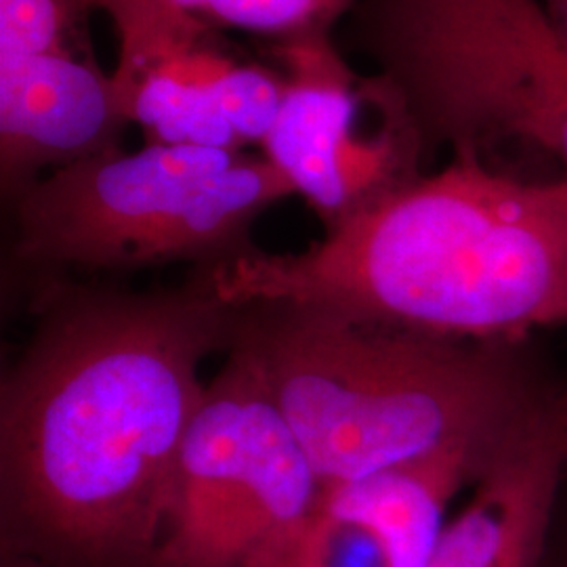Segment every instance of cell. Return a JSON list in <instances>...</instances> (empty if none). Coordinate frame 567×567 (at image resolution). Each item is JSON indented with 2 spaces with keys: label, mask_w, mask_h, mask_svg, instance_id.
I'll return each mask as SVG.
<instances>
[{
  "label": "cell",
  "mask_w": 567,
  "mask_h": 567,
  "mask_svg": "<svg viewBox=\"0 0 567 567\" xmlns=\"http://www.w3.org/2000/svg\"><path fill=\"white\" fill-rule=\"evenodd\" d=\"M0 379V553L47 567H154L203 362L238 305L177 288L41 282Z\"/></svg>",
  "instance_id": "cell-1"
},
{
  "label": "cell",
  "mask_w": 567,
  "mask_h": 567,
  "mask_svg": "<svg viewBox=\"0 0 567 567\" xmlns=\"http://www.w3.org/2000/svg\"><path fill=\"white\" fill-rule=\"evenodd\" d=\"M194 276L224 303L299 305L498 343L567 322V177L522 182L456 154L305 250L255 246Z\"/></svg>",
  "instance_id": "cell-2"
},
{
  "label": "cell",
  "mask_w": 567,
  "mask_h": 567,
  "mask_svg": "<svg viewBox=\"0 0 567 567\" xmlns=\"http://www.w3.org/2000/svg\"><path fill=\"white\" fill-rule=\"evenodd\" d=\"M227 351L259 372L322 486L447 447L498 450L547 404L496 341L238 305Z\"/></svg>",
  "instance_id": "cell-3"
},
{
  "label": "cell",
  "mask_w": 567,
  "mask_h": 567,
  "mask_svg": "<svg viewBox=\"0 0 567 567\" xmlns=\"http://www.w3.org/2000/svg\"><path fill=\"white\" fill-rule=\"evenodd\" d=\"M297 196L265 156L147 143L47 173L16 206L21 264L44 271L208 269L252 250L267 208Z\"/></svg>",
  "instance_id": "cell-4"
},
{
  "label": "cell",
  "mask_w": 567,
  "mask_h": 567,
  "mask_svg": "<svg viewBox=\"0 0 567 567\" xmlns=\"http://www.w3.org/2000/svg\"><path fill=\"white\" fill-rule=\"evenodd\" d=\"M362 34L423 154L529 143L567 177V47L545 0H365Z\"/></svg>",
  "instance_id": "cell-5"
},
{
  "label": "cell",
  "mask_w": 567,
  "mask_h": 567,
  "mask_svg": "<svg viewBox=\"0 0 567 567\" xmlns=\"http://www.w3.org/2000/svg\"><path fill=\"white\" fill-rule=\"evenodd\" d=\"M322 487L255 365L227 351L183 440L154 567H284Z\"/></svg>",
  "instance_id": "cell-6"
},
{
  "label": "cell",
  "mask_w": 567,
  "mask_h": 567,
  "mask_svg": "<svg viewBox=\"0 0 567 567\" xmlns=\"http://www.w3.org/2000/svg\"><path fill=\"white\" fill-rule=\"evenodd\" d=\"M276 55L286 68V93L264 156L324 229L421 175L423 150L386 95V121L372 133L360 128L370 79L351 72L328 34L280 42Z\"/></svg>",
  "instance_id": "cell-7"
},
{
  "label": "cell",
  "mask_w": 567,
  "mask_h": 567,
  "mask_svg": "<svg viewBox=\"0 0 567 567\" xmlns=\"http://www.w3.org/2000/svg\"><path fill=\"white\" fill-rule=\"evenodd\" d=\"M110 76L89 53L0 58V187L13 204L51 171L121 150Z\"/></svg>",
  "instance_id": "cell-8"
},
{
  "label": "cell",
  "mask_w": 567,
  "mask_h": 567,
  "mask_svg": "<svg viewBox=\"0 0 567 567\" xmlns=\"http://www.w3.org/2000/svg\"><path fill=\"white\" fill-rule=\"evenodd\" d=\"M547 404L496 452L466 507L447 522L426 567L545 566L566 482Z\"/></svg>",
  "instance_id": "cell-9"
},
{
  "label": "cell",
  "mask_w": 567,
  "mask_h": 567,
  "mask_svg": "<svg viewBox=\"0 0 567 567\" xmlns=\"http://www.w3.org/2000/svg\"><path fill=\"white\" fill-rule=\"evenodd\" d=\"M498 450L447 447L353 482L330 484L322 487L320 508L377 534L391 567H426L446 529L450 501L480 480Z\"/></svg>",
  "instance_id": "cell-10"
},
{
  "label": "cell",
  "mask_w": 567,
  "mask_h": 567,
  "mask_svg": "<svg viewBox=\"0 0 567 567\" xmlns=\"http://www.w3.org/2000/svg\"><path fill=\"white\" fill-rule=\"evenodd\" d=\"M204 37H177L121 49L118 65L110 76L114 107L124 124L142 126L147 143L243 152L240 137L185 68V47Z\"/></svg>",
  "instance_id": "cell-11"
},
{
  "label": "cell",
  "mask_w": 567,
  "mask_h": 567,
  "mask_svg": "<svg viewBox=\"0 0 567 567\" xmlns=\"http://www.w3.org/2000/svg\"><path fill=\"white\" fill-rule=\"evenodd\" d=\"M185 65L244 145L264 143L282 107L284 76L259 65L238 63L204 39L187 47Z\"/></svg>",
  "instance_id": "cell-12"
},
{
  "label": "cell",
  "mask_w": 567,
  "mask_h": 567,
  "mask_svg": "<svg viewBox=\"0 0 567 567\" xmlns=\"http://www.w3.org/2000/svg\"><path fill=\"white\" fill-rule=\"evenodd\" d=\"M355 0H208L203 20L295 41L328 34Z\"/></svg>",
  "instance_id": "cell-13"
},
{
  "label": "cell",
  "mask_w": 567,
  "mask_h": 567,
  "mask_svg": "<svg viewBox=\"0 0 567 567\" xmlns=\"http://www.w3.org/2000/svg\"><path fill=\"white\" fill-rule=\"evenodd\" d=\"M84 0H0V58L82 53L76 32Z\"/></svg>",
  "instance_id": "cell-14"
},
{
  "label": "cell",
  "mask_w": 567,
  "mask_h": 567,
  "mask_svg": "<svg viewBox=\"0 0 567 567\" xmlns=\"http://www.w3.org/2000/svg\"><path fill=\"white\" fill-rule=\"evenodd\" d=\"M284 567H391V561L368 527L318 508Z\"/></svg>",
  "instance_id": "cell-15"
},
{
  "label": "cell",
  "mask_w": 567,
  "mask_h": 567,
  "mask_svg": "<svg viewBox=\"0 0 567 567\" xmlns=\"http://www.w3.org/2000/svg\"><path fill=\"white\" fill-rule=\"evenodd\" d=\"M86 9L103 11L114 23L121 47L206 34L203 20L208 0H84Z\"/></svg>",
  "instance_id": "cell-16"
},
{
  "label": "cell",
  "mask_w": 567,
  "mask_h": 567,
  "mask_svg": "<svg viewBox=\"0 0 567 567\" xmlns=\"http://www.w3.org/2000/svg\"><path fill=\"white\" fill-rule=\"evenodd\" d=\"M547 416L555 444L559 447L567 471V386L561 393L548 398Z\"/></svg>",
  "instance_id": "cell-17"
},
{
  "label": "cell",
  "mask_w": 567,
  "mask_h": 567,
  "mask_svg": "<svg viewBox=\"0 0 567 567\" xmlns=\"http://www.w3.org/2000/svg\"><path fill=\"white\" fill-rule=\"evenodd\" d=\"M545 4H547L548 16L555 21L567 47V0H545Z\"/></svg>",
  "instance_id": "cell-18"
},
{
  "label": "cell",
  "mask_w": 567,
  "mask_h": 567,
  "mask_svg": "<svg viewBox=\"0 0 567 567\" xmlns=\"http://www.w3.org/2000/svg\"><path fill=\"white\" fill-rule=\"evenodd\" d=\"M0 567H47L41 561L23 557V555H13V553H0Z\"/></svg>",
  "instance_id": "cell-19"
},
{
  "label": "cell",
  "mask_w": 567,
  "mask_h": 567,
  "mask_svg": "<svg viewBox=\"0 0 567 567\" xmlns=\"http://www.w3.org/2000/svg\"><path fill=\"white\" fill-rule=\"evenodd\" d=\"M543 567H545V566H543ZM566 567H567V566H566Z\"/></svg>",
  "instance_id": "cell-20"
}]
</instances>
